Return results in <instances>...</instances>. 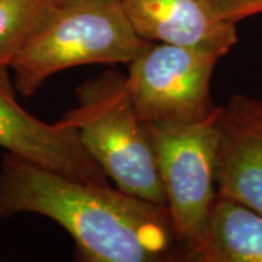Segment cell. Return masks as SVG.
Instances as JSON below:
<instances>
[{
	"label": "cell",
	"mask_w": 262,
	"mask_h": 262,
	"mask_svg": "<svg viewBox=\"0 0 262 262\" xmlns=\"http://www.w3.org/2000/svg\"><path fill=\"white\" fill-rule=\"evenodd\" d=\"M35 213L73 237L80 261H178L168 207L66 177L13 153L0 165V217Z\"/></svg>",
	"instance_id": "1"
},
{
	"label": "cell",
	"mask_w": 262,
	"mask_h": 262,
	"mask_svg": "<svg viewBox=\"0 0 262 262\" xmlns=\"http://www.w3.org/2000/svg\"><path fill=\"white\" fill-rule=\"evenodd\" d=\"M147 42L121 0H60L9 67L19 94L31 96L50 76L70 67L131 63Z\"/></svg>",
	"instance_id": "2"
},
{
	"label": "cell",
	"mask_w": 262,
	"mask_h": 262,
	"mask_svg": "<svg viewBox=\"0 0 262 262\" xmlns=\"http://www.w3.org/2000/svg\"><path fill=\"white\" fill-rule=\"evenodd\" d=\"M77 106L60 122L77 131L84 150L121 191L168 207L146 124L131 101L127 76L106 70L76 89Z\"/></svg>",
	"instance_id": "3"
},
{
	"label": "cell",
	"mask_w": 262,
	"mask_h": 262,
	"mask_svg": "<svg viewBox=\"0 0 262 262\" xmlns=\"http://www.w3.org/2000/svg\"><path fill=\"white\" fill-rule=\"evenodd\" d=\"M220 113L222 106H215L208 117L195 122H144L168 200L178 252L200 233L217 195Z\"/></svg>",
	"instance_id": "4"
},
{
	"label": "cell",
	"mask_w": 262,
	"mask_h": 262,
	"mask_svg": "<svg viewBox=\"0 0 262 262\" xmlns=\"http://www.w3.org/2000/svg\"><path fill=\"white\" fill-rule=\"evenodd\" d=\"M222 57L210 51L149 41L128 63L127 84L143 122L184 124L215 110L210 83Z\"/></svg>",
	"instance_id": "5"
},
{
	"label": "cell",
	"mask_w": 262,
	"mask_h": 262,
	"mask_svg": "<svg viewBox=\"0 0 262 262\" xmlns=\"http://www.w3.org/2000/svg\"><path fill=\"white\" fill-rule=\"evenodd\" d=\"M9 70V66L0 64V147L70 178L110 184L75 128L60 121H41L19 105Z\"/></svg>",
	"instance_id": "6"
},
{
	"label": "cell",
	"mask_w": 262,
	"mask_h": 262,
	"mask_svg": "<svg viewBox=\"0 0 262 262\" xmlns=\"http://www.w3.org/2000/svg\"><path fill=\"white\" fill-rule=\"evenodd\" d=\"M215 188L262 214V99L234 95L222 106Z\"/></svg>",
	"instance_id": "7"
},
{
	"label": "cell",
	"mask_w": 262,
	"mask_h": 262,
	"mask_svg": "<svg viewBox=\"0 0 262 262\" xmlns=\"http://www.w3.org/2000/svg\"><path fill=\"white\" fill-rule=\"evenodd\" d=\"M137 35L225 57L237 42L236 24L220 19L204 0H121Z\"/></svg>",
	"instance_id": "8"
},
{
	"label": "cell",
	"mask_w": 262,
	"mask_h": 262,
	"mask_svg": "<svg viewBox=\"0 0 262 262\" xmlns=\"http://www.w3.org/2000/svg\"><path fill=\"white\" fill-rule=\"evenodd\" d=\"M178 261L262 262V214L217 194L200 233L179 249Z\"/></svg>",
	"instance_id": "9"
},
{
	"label": "cell",
	"mask_w": 262,
	"mask_h": 262,
	"mask_svg": "<svg viewBox=\"0 0 262 262\" xmlns=\"http://www.w3.org/2000/svg\"><path fill=\"white\" fill-rule=\"evenodd\" d=\"M54 0H0V64L9 66Z\"/></svg>",
	"instance_id": "10"
},
{
	"label": "cell",
	"mask_w": 262,
	"mask_h": 262,
	"mask_svg": "<svg viewBox=\"0 0 262 262\" xmlns=\"http://www.w3.org/2000/svg\"><path fill=\"white\" fill-rule=\"evenodd\" d=\"M220 19L237 24L241 19L262 13V0H204Z\"/></svg>",
	"instance_id": "11"
},
{
	"label": "cell",
	"mask_w": 262,
	"mask_h": 262,
	"mask_svg": "<svg viewBox=\"0 0 262 262\" xmlns=\"http://www.w3.org/2000/svg\"><path fill=\"white\" fill-rule=\"evenodd\" d=\"M54 2H60V0H54Z\"/></svg>",
	"instance_id": "12"
}]
</instances>
